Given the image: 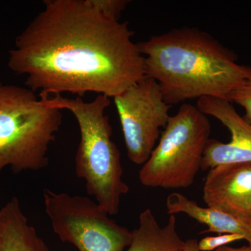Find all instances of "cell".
I'll use <instances>...</instances> for the list:
<instances>
[{"label": "cell", "mask_w": 251, "mask_h": 251, "mask_svg": "<svg viewBox=\"0 0 251 251\" xmlns=\"http://www.w3.org/2000/svg\"><path fill=\"white\" fill-rule=\"evenodd\" d=\"M16 37L11 70L47 96L94 92L114 98L143 80L145 57L128 22L107 17L89 0H45Z\"/></svg>", "instance_id": "obj_1"}, {"label": "cell", "mask_w": 251, "mask_h": 251, "mask_svg": "<svg viewBox=\"0 0 251 251\" xmlns=\"http://www.w3.org/2000/svg\"><path fill=\"white\" fill-rule=\"evenodd\" d=\"M145 57V76L159 85L172 105L203 97L227 100L251 77V67L197 27L175 28L138 43Z\"/></svg>", "instance_id": "obj_2"}, {"label": "cell", "mask_w": 251, "mask_h": 251, "mask_svg": "<svg viewBox=\"0 0 251 251\" xmlns=\"http://www.w3.org/2000/svg\"><path fill=\"white\" fill-rule=\"evenodd\" d=\"M46 106L67 110L76 119L80 141L75 155V173L85 182L87 194L108 213L116 215L122 197L129 191L123 179L120 152L112 139V129L107 114L110 99L99 94L90 102L80 97L39 94Z\"/></svg>", "instance_id": "obj_3"}, {"label": "cell", "mask_w": 251, "mask_h": 251, "mask_svg": "<svg viewBox=\"0 0 251 251\" xmlns=\"http://www.w3.org/2000/svg\"><path fill=\"white\" fill-rule=\"evenodd\" d=\"M62 121V110L46 106L27 87L0 82V173L46 168Z\"/></svg>", "instance_id": "obj_4"}, {"label": "cell", "mask_w": 251, "mask_h": 251, "mask_svg": "<svg viewBox=\"0 0 251 251\" xmlns=\"http://www.w3.org/2000/svg\"><path fill=\"white\" fill-rule=\"evenodd\" d=\"M211 130L209 119L196 105L182 104L170 117L150 158L140 168V183L164 189L191 186L202 170Z\"/></svg>", "instance_id": "obj_5"}, {"label": "cell", "mask_w": 251, "mask_h": 251, "mask_svg": "<svg viewBox=\"0 0 251 251\" xmlns=\"http://www.w3.org/2000/svg\"><path fill=\"white\" fill-rule=\"evenodd\" d=\"M44 203L54 233L79 251H124L131 231L110 219L107 211L86 196L46 188Z\"/></svg>", "instance_id": "obj_6"}, {"label": "cell", "mask_w": 251, "mask_h": 251, "mask_svg": "<svg viewBox=\"0 0 251 251\" xmlns=\"http://www.w3.org/2000/svg\"><path fill=\"white\" fill-rule=\"evenodd\" d=\"M127 156L137 165L150 158L171 115L172 105L165 100L159 85L145 77L134 85L114 97Z\"/></svg>", "instance_id": "obj_7"}, {"label": "cell", "mask_w": 251, "mask_h": 251, "mask_svg": "<svg viewBox=\"0 0 251 251\" xmlns=\"http://www.w3.org/2000/svg\"><path fill=\"white\" fill-rule=\"evenodd\" d=\"M196 106L204 115L219 120L228 129V143L209 139L203 156L202 171L220 165L251 163V125L238 113L232 103L226 99L203 97Z\"/></svg>", "instance_id": "obj_8"}, {"label": "cell", "mask_w": 251, "mask_h": 251, "mask_svg": "<svg viewBox=\"0 0 251 251\" xmlns=\"http://www.w3.org/2000/svg\"><path fill=\"white\" fill-rule=\"evenodd\" d=\"M207 206L251 226V163H231L211 168L203 186Z\"/></svg>", "instance_id": "obj_9"}, {"label": "cell", "mask_w": 251, "mask_h": 251, "mask_svg": "<svg viewBox=\"0 0 251 251\" xmlns=\"http://www.w3.org/2000/svg\"><path fill=\"white\" fill-rule=\"evenodd\" d=\"M166 208L169 215L185 214L201 224L206 225L208 229L204 233L239 234L247 241L251 247V226L227 213L207 206L203 207L179 193H173L166 199Z\"/></svg>", "instance_id": "obj_10"}, {"label": "cell", "mask_w": 251, "mask_h": 251, "mask_svg": "<svg viewBox=\"0 0 251 251\" xmlns=\"http://www.w3.org/2000/svg\"><path fill=\"white\" fill-rule=\"evenodd\" d=\"M0 251H50L16 198L0 209Z\"/></svg>", "instance_id": "obj_11"}, {"label": "cell", "mask_w": 251, "mask_h": 251, "mask_svg": "<svg viewBox=\"0 0 251 251\" xmlns=\"http://www.w3.org/2000/svg\"><path fill=\"white\" fill-rule=\"evenodd\" d=\"M131 234L127 251H181L185 243L176 230V216L170 215L161 227L150 209L140 213L138 227Z\"/></svg>", "instance_id": "obj_12"}, {"label": "cell", "mask_w": 251, "mask_h": 251, "mask_svg": "<svg viewBox=\"0 0 251 251\" xmlns=\"http://www.w3.org/2000/svg\"><path fill=\"white\" fill-rule=\"evenodd\" d=\"M227 100L244 108L243 118L251 125V77L230 93Z\"/></svg>", "instance_id": "obj_13"}, {"label": "cell", "mask_w": 251, "mask_h": 251, "mask_svg": "<svg viewBox=\"0 0 251 251\" xmlns=\"http://www.w3.org/2000/svg\"><path fill=\"white\" fill-rule=\"evenodd\" d=\"M89 1L104 16L115 20H120L122 13L130 2L128 0H89Z\"/></svg>", "instance_id": "obj_14"}, {"label": "cell", "mask_w": 251, "mask_h": 251, "mask_svg": "<svg viewBox=\"0 0 251 251\" xmlns=\"http://www.w3.org/2000/svg\"><path fill=\"white\" fill-rule=\"evenodd\" d=\"M244 240V237L239 234H224L218 236L206 237L198 242V249L200 251H216L219 248L227 246L231 243L237 241Z\"/></svg>", "instance_id": "obj_15"}, {"label": "cell", "mask_w": 251, "mask_h": 251, "mask_svg": "<svg viewBox=\"0 0 251 251\" xmlns=\"http://www.w3.org/2000/svg\"><path fill=\"white\" fill-rule=\"evenodd\" d=\"M198 244V242L196 239H188L185 241L184 247L181 251H200Z\"/></svg>", "instance_id": "obj_16"}, {"label": "cell", "mask_w": 251, "mask_h": 251, "mask_svg": "<svg viewBox=\"0 0 251 251\" xmlns=\"http://www.w3.org/2000/svg\"><path fill=\"white\" fill-rule=\"evenodd\" d=\"M215 251H251V247L248 246L239 248H234L229 247V246H225V247L219 248L216 249Z\"/></svg>", "instance_id": "obj_17"}]
</instances>
